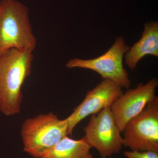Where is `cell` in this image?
I'll return each instance as SVG.
<instances>
[{
	"label": "cell",
	"mask_w": 158,
	"mask_h": 158,
	"mask_svg": "<svg viewBox=\"0 0 158 158\" xmlns=\"http://www.w3.org/2000/svg\"><path fill=\"white\" fill-rule=\"evenodd\" d=\"M33 51L11 48L0 54V112L5 116L20 112L22 88L31 73Z\"/></svg>",
	"instance_id": "cell-1"
},
{
	"label": "cell",
	"mask_w": 158,
	"mask_h": 158,
	"mask_svg": "<svg viewBox=\"0 0 158 158\" xmlns=\"http://www.w3.org/2000/svg\"><path fill=\"white\" fill-rule=\"evenodd\" d=\"M29 14L28 8L17 0L0 1V54L11 48H36Z\"/></svg>",
	"instance_id": "cell-2"
},
{
	"label": "cell",
	"mask_w": 158,
	"mask_h": 158,
	"mask_svg": "<svg viewBox=\"0 0 158 158\" xmlns=\"http://www.w3.org/2000/svg\"><path fill=\"white\" fill-rule=\"evenodd\" d=\"M68 133L67 118L60 119L53 113L27 118L20 131L23 151L34 158H40Z\"/></svg>",
	"instance_id": "cell-3"
},
{
	"label": "cell",
	"mask_w": 158,
	"mask_h": 158,
	"mask_svg": "<svg viewBox=\"0 0 158 158\" xmlns=\"http://www.w3.org/2000/svg\"><path fill=\"white\" fill-rule=\"evenodd\" d=\"M123 37H117L113 45L105 53L95 59L75 58L69 60L65 66L69 69L80 68L94 71L103 79H109L122 88H128L131 81L123 67V58L129 50Z\"/></svg>",
	"instance_id": "cell-4"
},
{
	"label": "cell",
	"mask_w": 158,
	"mask_h": 158,
	"mask_svg": "<svg viewBox=\"0 0 158 158\" xmlns=\"http://www.w3.org/2000/svg\"><path fill=\"white\" fill-rule=\"evenodd\" d=\"M123 146L131 150L158 152V98L130 120L123 131Z\"/></svg>",
	"instance_id": "cell-5"
},
{
	"label": "cell",
	"mask_w": 158,
	"mask_h": 158,
	"mask_svg": "<svg viewBox=\"0 0 158 158\" xmlns=\"http://www.w3.org/2000/svg\"><path fill=\"white\" fill-rule=\"evenodd\" d=\"M84 131V138L91 148L97 150L101 158L118 154L123 146L121 132L115 123L110 107L91 115Z\"/></svg>",
	"instance_id": "cell-6"
},
{
	"label": "cell",
	"mask_w": 158,
	"mask_h": 158,
	"mask_svg": "<svg viewBox=\"0 0 158 158\" xmlns=\"http://www.w3.org/2000/svg\"><path fill=\"white\" fill-rule=\"evenodd\" d=\"M158 81L152 78L145 84L123 93L110 107L115 123L121 133L128 122L138 115L156 96Z\"/></svg>",
	"instance_id": "cell-7"
},
{
	"label": "cell",
	"mask_w": 158,
	"mask_h": 158,
	"mask_svg": "<svg viewBox=\"0 0 158 158\" xmlns=\"http://www.w3.org/2000/svg\"><path fill=\"white\" fill-rule=\"evenodd\" d=\"M121 87L109 79H103L95 88L87 92L85 98L67 117L68 135L80 122L90 115L96 114L104 108L111 107L123 93Z\"/></svg>",
	"instance_id": "cell-8"
},
{
	"label": "cell",
	"mask_w": 158,
	"mask_h": 158,
	"mask_svg": "<svg viewBox=\"0 0 158 158\" xmlns=\"http://www.w3.org/2000/svg\"><path fill=\"white\" fill-rule=\"evenodd\" d=\"M158 57V22L145 23L142 37L125 54V61L131 70L135 69L138 62L147 55Z\"/></svg>",
	"instance_id": "cell-9"
},
{
	"label": "cell",
	"mask_w": 158,
	"mask_h": 158,
	"mask_svg": "<svg viewBox=\"0 0 158 158\" xmlns=\"http://www.w3.org/2000/svg\"><path fill=\"white\" fill-rule=\"evenodd\" d=\"M91 148L84 137L74 140L66 136L40 158H84Z\"/></svg>",
	"instance_id": "cell-10"
},
{
	"label": "cell",
	"mask_w": 158,
	"mask_h": 158,
	"mask_svg": "<svg viewBox=\"0 0 158 158\" xmlns=\"http://www.w3.org/2000/svg\"><path fill=\"white\" fill-rule=\"evenodd\" d=\"M124 155L127 158H158V152L152 151H126Z\"/></svg>",
	"instance_id": "cell-11"
},
{
	"label": "cell",
	"mask_w": 158,
	"mask_h": 158,
	"mask_svg": "<svg viewBox=\"0 0 158 158\" xmlns=\"http://www.w3.org/2000/svg\"><path fill=\"white\" fill-rule=\"evenodd\" d=\"M93 158V156H92V154L90 153H89V154L85 158Z\"/></svg>",
	"instance_id": "cell-12"
}]
</instances>
